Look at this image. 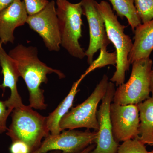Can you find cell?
<instances>
[{
    "instance_id": "5bb4252c",
    "label": "cell",
    "mask_w": 153,
    "mask_h": 153,
    "mask_svg": "<svg viewBox=\"0 0 153 153\" xmlns=\"http://www.w3.org/2000/svg\"><path fill=\"white\" fill-rule=\"evenodd\" d=\"M134 41L128 55L130 64L149 57L153 51V19L142 24L135 30Z\"/></svg>"
},
{
    "instance_id": "8992f818",
    "label": "cell",
    "mask_w": 153,
    "mask_h": 153,
    "mask_svg": "<svg viewBox=\"0 0 153 153\" xmlns=\"http://www.w3.org/2000/svg\"><path fill=\"white\" fill-rule=\"evenodd\" d=\"M109 81L106 74L102 76L92 93L81 104L71 108L60 121L59 126L62 131L85 128L97 131L99 124L97 113L99 103L106 93Z\"/></svg>"
},
{
    "instance_id": "7c38bea8",
    "label": "cell",
    "mask_w": 153,
    "mask_h": 153,
    "mask_svg": "<svg viewBox=\"0 0 153 153\" xmlns=\"http://www.w3.org/2000/svg\"><path fill=\"white\" fill-rule=\"evenodd\" d=\"M28 15L25 3L15 0L0 12V40L3 44H13L14 31L27 23Z\"/></svg>"
},
{
    "instance_id": "7a4b0ae2",
    "label": "cell",
    "mask_w": 153,
    "mask_h": 153,
    "mask_svg": "<svg viewBox=\"0 0 153 153\" xmlns=\"http://www.w3.org/2000/svg\"><path fill=\"white\" fill-rule=\"evenodd\" d=\"M33 108L24 104L14 108L11 115L12 123L6 133L12 141L20 140L26 143L31 152L40 146L43 138L50 134L47 117Z\"/></svg>"
},
{
    "instance_id": "3957f363",
    "label": "cell",
    "mask_w": 153,
    "mask_h": 153,
    "mask_svg": "<svg viewBox=\"0 0 153 153\" xmlns=\"http://www.w3.org/2000/svg\"><path fill=\"white\" fill-rule=\"evenodd\" d=\"M97 7L104 19L107 35L116 49V71L110 81L115 82L116 86L124 83L126 71L129 68L128 55L132 48L130 37L124 33L126 27L118 20L110 5L108 2H97Z\"/></svg>"
},
{
    "instance_id": "603a6c76",
    "label": "cell",
    "mask_w": 153,
    "mask_h": 153,
    "mask_svg": "<svg viewBox=\"0 0 153 153\" xmlns=\"http://www.w3.org/2000/svg\"><path fill=\"white\" fill-rule=\"evenodd\" d=\"M15 0H0V12L8 7Z\"/></svg>"
},
{
    "instance_id": "2e32d148",
    "label": "cell",
    "mask_w": 153,
    "mask_h": 153,
    "mask_svg": "<svg viewBox=\"0 0 153 153\" xmlns=\"http://www.w3.org/2000/svg\"><path fill=\"white\" fill-rule=\"evenodd\" d=\"M140 124L137 138L144 144L153 146V97L137 104Z\"/></svg>"
},
{
    "instance_id": "ffe728a7",
    "label": "cell",
    "mask_w": 153,
    "mask_h": 153,
    "mask_svg": "<svg viewBox=\"0 0 153 153\" xmlns=\"http://www.w3.org/2000/svg\"><path fill=\"white\" fill-rule=\"evenodd\" d=\"M28 16L39 13L49 3L48 0H24Z\"/></svg>"
},
{
    "instance_id": "ac0fdd59",
    "label": "cell",
    "mask_w": 153,
    "mask_h": 153,
    "mask_svg": "<svg viewBox=\"0 0 153 153\" xmlns=\"http://www.w3.org/2000/svg\"><path fill=\"white\" fill-rule=\"evenodd\" d=\"M134 5L142 24L153 20V0H134Z\"/></svg>"
},
{
    "instance_id": "30bf717a",
    "label": "cell",
    "mask_w": 153,
    "mask_h": 153,
    "mask_svg": "<svg viewBox=\"0 0 153 153\" xmlns=\"http://www.w3.org/2000/svg\"><path fill=\"white\" fill-rule=\"evenodd\" d=\"M83 15L87 19L89 29L90 41L85 52L87 62L91 65L93 62L94 54L99 49L100 52L106 53V48L111 43L107 35L104 19L100 13L95 0H81Z\"/></svg>"
},
{
    "instance_id": "d4e9b609",
    "label": "cell",
    "mask_w": 153,
    "mask_h": 153,
    "mask_svg": "<svg viewBox=\"0 0 153 153\" xmlns=\"http://www.w3.org/2000/svg\"><path fill=\"white\" fill-rule=\"evenodd\" d=\"M150 91L152 96L153 97V66L152 67L151 72Z\"/></svg>"
},
{
    "instance_id": "e0dca14e",
    "label": "cell",
    "mask_w": 153,
    "mask_h": 153,
    "mask_svg": "<svg viewBox=\"0 0 153 153\" xmlns=\"http://www.w3.org/2000/svg\"><path fill=\"white\" fill-rule=\"evenodd\" d=\"M111 3L113 9L122 19H127L133 32L139 25L141 21L138 15L134 5V0H108Z\"/></svg>"
},
{
    "instance_id": "52a82bcc",
    "label": "cell",
    "mask_w": 153,
    "mask_h": 153,
    "mask_svg": "<svg viewBox=\"0 0 153 153\" xmlns=\"http://www.w3.org/2000/svg\"><path fill=\"white\" fill-rule=\"evenodd\" d=\"M98 132L74 130L65 131L56 135L49 134L40 146L30 153H47L61 151L63 153H78L95 143Z\"/></svg>"
},
{
    "instance_id": "4fadbf2b",
    "label": "cell",
    "mask_w": 153,
    "mask_h": 153,
    "mask_svg": "<svg viewBox=\"0 0 153 153\" xmlns=\"http://www.w3.org/2000/svg\"><path fill=\"white\" fill-rule=\"evenodd\" d=\"M3 44L0 40V66L4 76L3 83L0 85V87L3 89L9 88L10 90V97L5 101L8 108L13 111L24 105L17 88V82L20 75L16 63L7 54L3 47Z\"/></svg>"
},
{
    "instance_id": "cb8c5ba5",
    "label": "cell",
    "mask_w": 153,
    "mask_h": 153,
    "mask_svg": "<svg viewBox=\"0 0 153 153\" xmlns=\"http://www.w3.org/2000/svg\"><path fill=\"white\" fill-rule=\"evenodd\" d=\"M95 145L92 144L90 145V146H88L87 148H85L83 150L78 153H89L91 151L93 150L95 148Z\"/></svg>"
},
{
    "instance_id": "7402d4cb",
    "label": "cell",
    "mask_w": 153,
    "mask_h": 153,
    "mask_svg": "<svg viewBox=\"0 0 153 153\" xmlns=\"http://www.w3.org/2000/svg\"><path fill=\"white\" fill-rule=\"evenodd\" d=\"M10 153H30L31 149L27 144L20 140L12 141L10 147Z\"/></svg>"
},
{
    "instance_id": "277c9868",
    "label": "cell",
    "mask_w": 153,
    "mask_h": 153,
    "mask_svg": "<svg viewBox=\"0 0 153 153\" xmlns=\"http://www.w3.org/2000/svg\"><path fill=\"white\" fill-rule=\"evenodd\" d=\"M56 4L61 45L72 57L83 59L85 52L79 42L82 37L83 11L81 3L72 4L67 0H56Z\"/></svg>"
},
{
    "instance_id": "9a60e30c",
    "label": "cell",
    "mask_w": 153,
    "mask_h": 153,
    "mask_svg": "<svg viewBox=\"0 0 153 153\" xmlns=\"http://www.w3.org/2000/svg\"><path fill=\"white\" fill-rule=\"evenodd\" d=\"M85 77V75L82 74L79 79L73 83L67 96L60 102L56 109L47 117V126L50 134H58L62 131L59 126L60 121L73 105L74 98L79 91L78 89V86Z\"/></svg>"
},
{
    "instance_id": "9c48e42d",
    "label": "cell",
    "mask_w": 153,
    "mask_h": 153,
    "mask_svg": "<svg viewBox=\"0 0 153 153\" xmlns=\"http://www.w3.org/2000/svg\"><path fill=\"white\" fill-rule=\"evenodd\" d=\"M115 91L114 84L108 82L106 92L102 100L99 109L97 113L99 124L98 135L96 140L95 148L89 153H117L118 143L113 134L111 120L110 105L113 100Z\"/></svg>"
},
{
    "instance_id": "ba28073f",
    "label": "cell",
    "mask_w": 153,
    "mask_h": 153,
    "mask_svg": "<svg viewBox=\"0 0 153 153\" xmlns=\"http://www.w3.org/2000/svg\"><path fill=\"white\" fill-rule=\"evenodd\" d=\"M55 4V1H51L39 13L28 16L27 23L41 36L49 51L58 52L61 38Z\"/></svg>"
},
{
    "instance_id": "6da1fadb",
    "label": "cell",
    "mask_w": 153,
    "mask_h": 153,
    "mask_svg": "<svg viewBox=\"0 0 153 153\" xmlns=\"http://www.w3.org/2000/svg\"><path fill=\"white\" fill-rule=\"evenodd\" d=\"M8 54L16 63L20 76L27 87L30 106L34 109H46L47 105L45 103L44 91L41 88V84L48 82L47 74L55 73L60 79L65 77L64 74L41 62L36 47L19 44Z\"/></svg>"
},
{
    "instance_id": "d6986e66",
    "label": "cell",
    "mask_w": 153,
    "mask_h": 153,
    "mask_svg": "<svg viewBox=\"0 0 153 153\" xmlns=\"http://www.w3.org/2000/svg\"><path fill=\"white\" fill-rule=\"evenodd\" d=\"M144 144L137 138L126 141L119 146L117 153H148Z\"/></svg>"
},
{
    "instance_id": "44dd1931",
    "label": "cell",
    "mask_w": 153,
    "mask_h": 153,
    "mask_svg": "<svg viewBox=\"0 0 153 153\" xmlns=\"http://www.w3.org/2000/svg\"><path fill=\"white\" fill-rule=\"evenodd\" d=\"M12 111H13L8 108L5 101H0V134L7 130V121Z\"/></svg>"
},
{
    "instance_id": "484cf974",
    "label": "cell",
    "mask_w": 153,
    "mask_h": 153,
    "mask_svg": "<svg viewBox=\"0 0 153 153\" xmlns=\"http://www.w3.org/2000/svg\"><path fill=\"white\" fill-rule=\"evenodd\" d=\"M148 153H153V150L151 151L150 152H148Z\"/></svg>"
},
{
    "instance_id": "5b68a950",
    "label": "cell",
    "mask_w": 153,
    "mask_h": 153,
    "mask_svg": "<svg viewBox=\"0 0 153 153\" xmlns=\"http://www.w3.org/2000/svg\"><path fill=\"white\" fill-rule=\"evenodd\" d=\"M128 81L119 85L115 91L114 102L122 105H137L149 98L151 72L153 61L150 57L132 63Z\"/></svg>"
},
{
    "instance_id": "8fae6325",
    "label": "cell",
    "mask_w": 153,
    "mask_h": 153,
    "mask_svg": "<svg viewBox=\"0 0 153 153\" xmlns=\"http://www.w3.org/2000/svg\"><path fill=\"white\" fill-rule=\"evenodd\" d=\"M111 120L113 134L118 143L137 138L140 124L137 105H122L111 103Z\"/></svg>"
}]
</instances>
